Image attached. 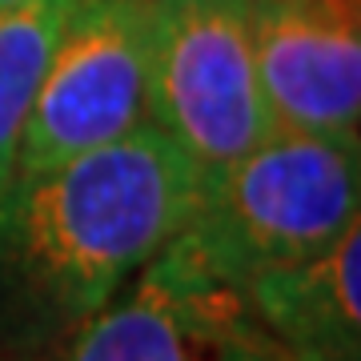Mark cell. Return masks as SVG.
<instances>
[{"instance_id": "1", "label": "cell", "mask_w": 361, "mask_h": 361, "mask_svg": "<svg viewBox=\"0 0 361 361\" xmlns=\"http://www.w3.org/2000/svg\"><path fill=\"white\" fill-rule=\"evenodd\" d=\"M201 177L153 121L0 193V361L101 313L189 225Z\"/></svg>"}, {"instance_id": "2", "label": "cell", "mask_w": 361, "mask_h": 361, "mask_svg": "<svg viewBox=\"0 0 361 361\" xmlns=\"http://www.w3.org/2000/svg\"><path fill=\"white\" fill-rule=\"evenodd\" d=\"M361 213V141L273 129L197 197L180 249L229 285L334 245Z\"/></svg>"}, {"instance_id": "3", "label": "cell", "mask_w": 361, "mask_h": 361, "mask_svg": "<svg viewBox=\"0 0 361 361\" xmlns=\"http://www.w3.org/2000/svg\"><path fill=\"white\" fill-rule=\"evenodd\" d=\"M149 121L197 169L201 189L273 133L249 0H153Z\"/></svg>"}, {"instance_id": "4", "label": "cell", "mask_w": 361, "mask_h": 361, "mask_svg": "<svg viewBox=\"0 0 361 361\" xmlns=\"http://www.w3.org/2000/svg\"><path fill=\"white\" fill-rule=\"evenodd\" d=\"M153 0H73L28 109L16 169L40 173L149 121Z\"/></svg>"}, {"instance_id": "5", "label": "cell", "mask_w": 361, "mask_h": 361, "mask_svg": "<svg viewBox=\"0 0 361 361\" xmlns=\"http://www.w3.org/2000/svg\"><path fill=\"white\" fill-rule=\"evenodd\" d=\"M28 361H297L257 322L245 293L197 265L180 241L121 293Z\"/></svg>"}, {"instance_id": "6", "label": "cell", "mask_w": 361, "mask_h": 361, "mask_svg": "<svg viewBox=\"0 0 361 361\" xmlns=\"http://www.w3.org/2000/svg\"><path fill=\"white\" fill-rule=\"evenodd\" d=\"M249 25L273 129L357 141L361 0H249Z\"/></svg>"}, {"instance_id": "7", "label": "cell", "mask_w": 361, "mask_h": 361, "mask_svg": "<svg viewBox=\"0 0 361 361\" xmlns=\"http://www.w3.org/2000/svg\"><path fill=\"white\" fill-rule=\"evenodd\" d=\"M357 265H361V221L349 225L334 245L310 257L257 273L241 285L257 322L281 341L297 361L329 357L357 361L361 349V305H357Z\"/></svg>"}, {"instance_id": "8", "label": "cell", "mask_w": 361, "mask_h": 361, "mask_svg": "<svg viewBox=\"0 0 361 361\" xmlns=\"http://www.w3.org/2000/svg\"><path fill=\"white\" fill-rule=\"evenodd\" d=\"M68 8L73 0H28L0 13V193L13 180L28 109Z\"/></svg>"}, {"instance_id": "9", "label": "cell", "mask_w": 361, "mask_h": 361, "mask_svg": "<svg viewBox=\"0 0 361 361\" xmlns=\"http://www.w3.org/2000/svg\"><path fill=\"white\" fill-rule=\"evenodd\" d=\"M20 4H28V0H0V13H13V8H20Z\"/></svg>"}, {"instance_id": "10", "label": "cell", "mask_w": 361, "mask_h": 361, "mask_svg": "<svg viewBox=\"0 0 361 361\" xmlns=\"http://www.w3.org/2000/svg\"><path fill=\"white\" fill-rule=\"evenodd\" d=\"M301 361H329V357H301Z\"/></svg>"}]
</instances>
